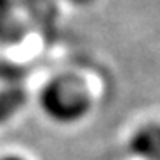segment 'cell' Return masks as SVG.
Here are the masks:
<instances>
[{
    "label": "cell",
    "instance_id": "cell-1",
    "mask_svg": "<svg viewBox=\"0 0 160 160\" xmlns=\"http://www.w3.org/2000/svg\"><path fill=\"white\" fill-rule=\"evenodd\" d=\"M43 107L53 119L75 121L89 110V98L73 80H55L43 92Z\"/></svg>",
    "mask_w": 160,
    "mask_h": 160
},
{
    "label": "cell",
    "instance_id": "cell-2",
    "mask_svg": "<svg viewBox=\"0 0 160 160\" xmlns=\"http://www.w3.org/2000/svg\"><path fill=\"white\" fill-rule=\"evenodd\" d=\"M130 151L151 160H160V125H146L130 139Z\"/></svg>",
    "mask_w": 160,
    "mask_h": 160
},
{
    "label": "cell",
    "instance_id": "cell-3",
    "mask_svg": "<svg viewBox=\"0 0 160 160\" xmlns=\"http://www.w3.org/2000/svg\"><path fill=\"white\" fill-rule=\"evenodd\" d=\"M23 103V94L20 91H6L0 94V121L7 119L20 109Z\"/></svg>",
    "mask_w": 160,
    "mask_h": 160
},
{
    "label": "cell",
    "instance_id": "cell-4",
    "mask_svg": "<svg viewBox=\"0 0 160 160\" xmlns=\"http://www.w3.org/2000/svg\"><path fill=\"white\" fill-rule=\"evenodd\" d=\"M11 23V4L7 0H0V36H4L9 30Z\"/></svg>",
    "mask_w": 160,
    "mask_h": 160
},
{
    "label": "cell",
    "instance_id": "cell-5",
    "mask_svg": "<svg viewBox=\"0 0 160 160\" xmlns=\"http://www.w3.org/2000/svg\"><path fill=\"white\" fill-rule=\"evenodd\" d=\"M6 160H22V158H12V157H11V158H6Z\"/></svg>",
    "mask_w": 160,
    "mask_h": 160
}]
</instances>
